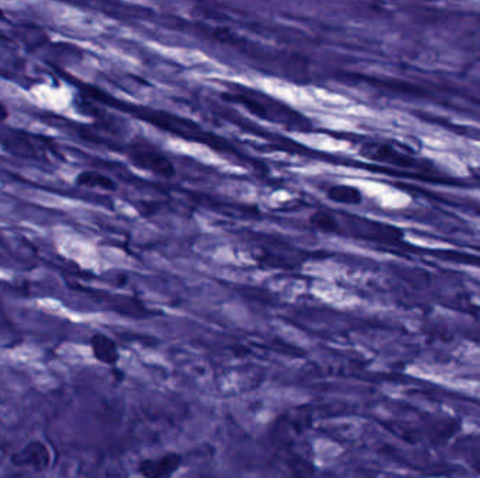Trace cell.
Listing matches in <instances>:
<instances>
[{"label":"cell","instance_id":"obj_4","mask_svg":"<svg viewBox=\"0 0 480 478\" xmlns=\"http://www.w3.org/2000/svg\"><path fill=\"white\" fill-rule=\"evenodd\" d=\"M183 456L177 452H167L156 459H145L139 461L138 472L143 478H173L181 468Z\"/></svg>","mask_w":480,"mask_h":478},{"label":"cell","instance_id":"obj_8","mask_svg":"<svg viewBox=\"0 0 480 478\" xmlns=\"http://www.w3.org/2000/svg\"><path fill=\"white\" fill-rule=\"evenodd\" d=\"M76 182L79 185H84V187H95V188H102L106 191H113L117 188V184L114 182V180H111L107 175H103L100 173L95 171H83L77 175Z\"/></svg>","mask_w":480,"mask_h":478},{"label":"cell","instance_id":"obj_6","mask_svg":"<svg viewBox=\"0 0 480 478\" xmlns=\"http://www.w3.org/2000/svg\"><path fill=\"white\" fill-rule=\"evenodd\" d=\"M327 198L335 204H343V205H360L362 202V193L353 185L347 184H335L331 185L327 193Z\"/></svg>","mask_w":480,"mask_h":478},{"label":"cell","instance_id":"obj_1","mask_svg":"<svg viewBox=\"0 0 480 478\" xmlns=\"http://www.w3.org/2000/svg\"><path fill=\"white\" fill-rule=\"evenodd\" d=\"M129 162L140 169L149 171L162 178H173L176 175V169L173 162L156 148L147 145V143H136L128 151Z\"/></svg>","mask_w":480,"mask_h":478},{"label":"cell","instance_id":"obj_7","mask_svg":"<svg viewBox=\"0 0 480 478\" xmlns=\"http://www.w3.org/2000/svg\"><path fill=\"white\" fill-rule=\"evenodd\" d=\"M309 223L322 233H339L340 223L331 212L316 211L309 216Z\"/></svg>","mask_w":480,"mask_h":478},{"label":"cell","instance_id":"obj_5","mask_svg":"<svg viewBox=\"0 0 480 478\" xmlns=\"http://www.w3.org/2000/svg\"><path fill=\"white\" fill-rule=\"evenodd\" d=\"M93 358L107 366H116L120 362V350L117 343L103 332H94L89 341Z\"/></svg>","mask_w":480,"mask_h":478},{"label":"cell","instance_id":"obj_3","mask_svg":"<svg viewBox=\"0 0 480 478\" xmlns=\"http://www.w3.org/2000/svg\"><path fill=\"white\" fill-rule=\"evenodd\" d=\"M361 155L372 162L391 164L396 167H414L417 164V159L409 155L405 151L398 149L396 146L389 145L383 142H367L361 146Z\"/></svg>","mask_w":480,"mask_h":478},{"label":"cell","instance_id":"obj_2","mask_svg":"<svg viewBox=\"0 0 480 478\" xmlns=\"http://www.w3.org/2000/svg\"><path fill=\"white\" fill-rule=\"evenodd\" d=\"M53 452L39 439H33L27 442L21 449L13 453L10 461L15 467L30 468L37 472L45 471L53 464Z\"/></svg>","mask_w":480,"mask_h":478}]
</instances>
